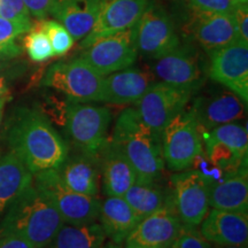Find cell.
Instances as JSON below:
<instances>
[{
	"label": "cell",
	"instance_id": "obj_1",
	"mask_svg": "<svg viewBox=\"0 0 248 248\" xmlns=\"http://www.w3.org/2000/svg\"><path fill=\"white\" fill-rule=\"evenodd\" d=\"M7 144L32 175L59 169L68 156V145L49 119L37 108L21 107L14 111L6 129Z\"/></svg>",
	"mask_w": 248,
	"mask_h": 248
},
{
	"label": "cell",
	"instance_id": "obj_2",
	"mask_svg": "<svg viewBox=\"0 0 248 248\" xmlns=\"http://www.w3.org/2000/svg\"><path fill=\"white\" fill-rule=\"evenodd\" d=\"M64 223L44 192L32 183L11 203L0 222V233H14L40 248L48 244Z\"/></svg>",
	"mask_w": 248,
	"mask_h": 248
},
{
	"label": "cell",
	"instance_id": "obj_3",
	"mask_svg": "<svg viewBox=\"0 0 248 248\" xmlns=\"http://www.w3.org/2000/svg\"><path fill=\"white\" fill-rule=\"evenodd\" d=\"M110 139L135 169L136 183L156 182L160 178L164 169L162 138L141 120L136 108H126L120 114Z\"/></svg>",
	"mask_w": 248,
	"mask_h": 248
},
{
	"label": "cell",
	"instance_id": "obj_4",
	"mask_svg": "<svg viewBox=\"0 0 248 248\" xmlns=\"http://www.w3.org/2000/svg\"><path fill=\"white\" fill-rule=\"evenodd\" d=\"M110 122L111 114L107 107L66 100L63 125L82 153L98 156L108 139Z\"/></svg>",
	"mask_w": 248,
	"mask_h": 248
},
{
	"label": "cell",
	"instance_id": "obj_5",
	"mask_svg": "<svg viewBox=\"0 0 248 248\" xmlns=\"http://www.w3.org/2000/svg\"><path fill=\"white\" fill-rule=\"evenodd\" d=\"M33 184L51 200L64 224H91L99 218L101 201L97 197L77 193L62 183L58 169L35 173Z\"/></svg>",
	"mask_w": 248,
	"mask_h": 248
},
{
	"label": "cell",
	"instance_id": "obj_6",
	"mask_svg": "<svg viewBox=\"0 0 248 248\" xmlns=\"http://www.w3.org/2000/svg\"><path fill=\"white\" fill-rule=\"evenodd\" d=\"M105 76L83 59L58 62L46 71L43 85L61 92L68 100L77 102L102 101Z\"/></svg>",
	"mask_w": 248,
	"mask_h": 248
},
{
	"label": "cell",
	"instance_id": "obj_7",
	"mask_svg": "<svg viewBox=\"0 0 248 248\" xmlns=\"http://www.w3.org/2000/svg\"><path fill=\"white\" fill-rule=\"evenodd\" d=\"M161 138L164 164L172 171L191 168L195 157L203 152L201 130L190 108L163 129Z\"/></svg>",
	"mask_w": 248,
	"mask_h": 248
},
{
	"label": "cell",
	"instance_id": "obj_8",
	"mask_svg": "<svg viewBox=\"0 0 248 248\" xmlns=\"http://www.w3.org/2000/svg\"><path fill=\"white\" fill-rule=\"evenodd\" d=\"M135 29L138 53L151 60L162 58L182 44L172 18L155 1L148 2Z\"/></svg>",
	"mask_w": 248,
	"mask_h": 248
},
{
	"label": "cell",
	"instance_id": "obj_9",
	"mask_svg": "<svg viewBox=\"0 0 248 248\" xmlns=\"http://www.w3.org/2000/svg\"><path fill=\"white\" fill-rule=\"evenodd\" d=\"M135 27L95 40L84 48L80 59L102 76L125 69L138 58Z\"/></svg>",
	"mask_w": 248,
	"mask_h": 248
},
{
	"label": "cell",
	"instance_id": "obj_10",
	"mask_svg": "<svg viewBox=\"0 0 248 248\" xmlns=\"http://www.w3.org/2000/svg\"><path fill=\"white\" fill-rule=\"evenodd\" d=\"M153 74L160 82L187 90L194 94L204 84L207 68L194 46L179 45L170 53L155 60Z\"/></svg>",
	"mask_w": 248,
	"mask_h": 248
},
{
	"label": "cell",
	"instance_id": "obj_11",
	"mask_svg": "<svg viewBox=\"0 0 248 248\" xmlns=\"http://www.w3.org/2000/svg\"><path fill=\"white\" fill-rule=\"evenodd\" d=\"M172 200L182 224L197 229L209 210L210 183L194 169L183 170L171 177Z\"/></svg>",
	"mask_w": 248,
	"mask_h": 248
},
{
	"label": "cell",
	"instance_id": "obj_12",
	"mask_svg": "<svg viewBox=\"0 0 248 248\" xmlns=\"http://www.w3.org/2000/svg\"><path fill=\"white\" fill-rule=\"evenodd\" d=\"M192 94L187 90L154 82L136 104V109L141 120L161 135L163 129L186 109Z\"/></svg>",
	"mask_w": 248,
	"mask_h": 248
},
{
	"label": "cell",
	"instance_id": "obj_13",
	"mask_svg": "<svg viewBox=\"0 0 248 248\" xmlns=\"http://www.w3.org/2000/svg\"><path fill=\"white\" fill-rule=\"evenodd\" d=\"M207 75L248 102V44L237 42L212 52Z\"/></svg>",
	"mask_w": 248,
	"mask_h": 248
},
{
	"label": "cell",
	"instance_id": "obj_14",
	"mask_svg": "<svg viewBox=\"0 0 248 248\" xmlns=\"http://www.w3.org/2000/svg\"><path fill=\"white\" fill-rule=\"evenodd\" d=\"M173 200L142 217L124 240V248H170L182 230Z\"/></svg>",
	"mask_w": 248,
	"mask_h": 248
},
{
	"label": "cell",
	"instance_id": "obj_15",
	"mask_svg": "<svg viewBox=\"0 0 248 248\" xmlns=\"http://www.w3.org/2000/svg\"><path fill=\"white\" fill-rule=\"evenodd\" d=\"M148 2L150 0H100L94 26L80 46L85 48L95 40L135 27Z\"/></svg>",
	"mask_w": 248,
	"mask_h": 248
},
{
	"label": "cell",
	"instance_id": "obj_16",
	"mask_svg": "<svg viewBox=\"0 0 248 248\" xmlns=\"http://www.w3.org/2000/svg\"><path fill=\"white\" fill-rule=\"evenodd\" d=\"M246 104L231 92L223 89L208 95L198 97L190 107L201 133L226 123L238 122L246 116Z\"/></svg>",
	"mask_w": 248,
	"mask_h": 248
},
{
	"label": "cell",
	"instance_id": "obj_17",
	"mask_svg": "<svg viewBox=\"0 0 248 248\" xmlns=\"http://www.w3.org/2000/svg\"><path fill=\"white\" fill-rule=\"evenodd\" d=\"M185 30L204 52H212L238 40L231 15L192 8Z\"/></svg>",
	"mask_w": 248,
	"mask_h": 248
},
{
	"label": "cell",
	"instance_id": "obj_18",
	"mask_svg": "<svg viewBox=\"0 0 248 248\" xmlns=\"http://www.w3.org/2000/svg\"><path fill=\"white\" fill-rule=\"evenodd\" d=\"M200 234L210 244L248 245V214L212 208L200 223Z\"/></svg>",
	"mask_w": 248,
	"mask_h": 248
},
{
	"label": "cell",
	"instance_id": "obj_19",
	"mask_svg": "<svg viewBox=\"0 0 248 248\" xmlns=\"http://www.w3.org/2000/svg\"><path fill=\"white\" fill-rule=\"evenodd\" d=\"M102 186L108 197H123L137 182L135 169L110 137L98 154Z\"/></svg>",
	"mask_w": 248,
	"mask_h": 248
},
{
	"label": "cell",
	"instance_id": "obj_20",
	"mask_svg": "<svg viewBox=\"0 0 248 248\" xmlns=\"http://www.w3.org/2000/svg\"><path fill=\"white\" fill-rule=\"evenodd\" d=\"M154 74L138 68H125L105 76L102 101L114 105L137 104L153 84Z\"/></svg>",
	"mask_w": 248,
	"mask_h": 248
},
{
	"label": "cell",
	"instance_id": "obj_21",
	"mask_svg": "<svg viewBox=\"0 0 248 248\" xmlns=\"http://www.w3.org/2000/svg\"><path fill=\"white\" fill-rule=\"evenodd\" d=\"M99 4L100 0H57L49 14L66 28L74 40H82L94 26Z\"/></svg>",
	"mask_w": 248,
	"mask_h": 248
},
{
	"label": "cell",
	"instance_id": "obj_22",
	"mask_svg": "<svg viewBox=\"0 0 248 248\" xmlns=\"http://www.w3.org/2000/svg\"><path fill=\"white\" fill-rule=\"evenodd\" d=\"M58 171L62 183L71 191L90 197L99 194L100 168L98 156L79 152L73 157L67 156Z\"/></svg>",
	"mask_w": 248,
	"mask_h": 248
},
{
	"label": "cell",
	"instance_id": "obj_23",
	"mask_svg": "<svg viewBox=\"0 0 248 248\" xmlns=\"http://www.w3.org/2000/svg\"><path fill=\"white\" fill-rule=\"evenodd\" d=\"M99 219L106 238L121 245L141 218L123 197H108L101 202Z\"/></svg>",
	"mask_w": 248,
	"mask_h": 248
},
{
	"label": "cell",
	"instance_id": "obj_24",
	"mask_svg": "<svg viewBox=\"0 0 248 248\" xmlns=\"http://www.w3.org/2000/svg\"><path fill=\"white\" fill-rule=\"evenodd\" d=\"M32 181L33 175L13 152H0V218Z\"/></svg>",
	"mask_w": 248,
	"mask_h": 248
},
{
	"label": "cell",
	"instance_id": "obj_25",
	"mask_svg": "<svg viewBox=\"0 0 248 248\" xmlns=\"http://www.w3.org/2000/svg\"><path fill=\"white\" fill-rule=\"evenodd\" d=\"M209 207L230 212H248L247 170L225 177L210 186Z\"/></svg>",
	"mask_w": 248,
	"mask_h": 248
},
{
	"label": "cell",
	"instance_id": "obj_26",
	"mask_svg": "<svg viewBox=\"0 0 248 248\" xmlns=\"http://www.w3.org/2000/svg\"><path fill=\"white\" fill-rule=\"evenodd\" d=\"M123 198L135 213L142 218L171 202L172 192L156 184V182L135 183Z\"/></svg>",
	"mask_w": 248,
	"mask_h": 248
},
{
	"label": "cell",
	"instance_id": "obj_27",
	"mask_svg": "<svg viewBox=\"0 0 248 248\" xmlns=\"http://www.w3.org/2000/svg\"><path fill=\"white\" fill-rule=\"evenodd\" d=\"M106 235L100 224H63L54 238L40 248H102Z\"/></svg>",
	"mask_w": 248,
	"mask_h": 248
},
{
	"label": "cell",
	"instance_id": "obj_28",
	"mask_svg": "<svg viewBox=\"0 0 248 248\" xmlns=\"http://www.w3.org/2000/svg\"><path fill=\"white\" fill-rule=\"evenodd\" d=\"M202 138L222 142L233 151L238 156L247 159L248 153V132L246 124L237 122L226 123L215 126L209 131L201 133Z\"/></svg>",
	"mask_w": 248,
	"mask_h": 248
},
{
	"label": "cell",
	"instance_id": "obj_29",
	"mask_svg": "<svg viewBox=\"0 0 248 248\" xmlns=\"http://www.w3.org/2000/svg\"><path fill=\"white\" fill-rule=\"evenodd\" d=\"M32 24L11 21L0 16V57L12 59L21 53L16 39L28 32Z\"/></svg>",
	"mask_w": 248,
	"mask_h": 248
},
{
	"label": "cell",
	"instance_id": "obj_30",
	"mask_svg": "<svg viewBox=\"0 0 248 248\" xmlns=\"http://www.w3.org/2000/svg\"><path fill=\"white\" fill-rule=\"evenodd\" d=\"M23 45L29 58L35 62H43L54 57L51 43L38 24H36L35 27L31 26L28 30V33L23 39Z\"/></svg>",
	"mask_w": 248,
	"mask_h": 248
},
{
	"label": "cell",
	"instance_id": "obj_31",
	"mask_svg": "<svg viewBox=\"0 0 248 248\" xmlns=\"http://www.w3.org/2000/svg\"><path fill=\"white\" fill-rule=\"evenodd\" d=\"M37 24L47 36L52 48H53L54 55L62 57L70 51L75 40L61 23L52 20H40Z\"/></svg>",
	"mask_w": 248,
	"mask_h": 248
},
{
	"label": "cell",
	"instance_id": "obj_32",
	"mask_svg": "<svg viewBox=\"0 0 248 248\" xmlns=\"http://www.w3.org/2000/svg\"><path fill=\"white\" fill-rule=\"evenodd\" d=\"M30 12L23 0H0V16L21 23H31Z\"/></svg>",
	"mask_w": 248,
	"mask_h": 248
},
{
	"label": "cell",
	"instance_id": "obj_33",
	"mask_svg": "<svg viewBox=\"0 0 248 248\" xmlns=\"http://www.w3.org/2000/svg\"><path fill=\"white\" fill-rule=\"evenodd\" d=\"M170 248H213L212 244L208 243L197 229L186 228L183 225L178 237L173 241Z\"/></svg>",
	"mask_w": 248,
	"mask_h": 248
},
{
	"label": "cell",
	"instance_id": "obj_34",
	"mask_svg": "<svg viewBox=\"0 0 248 248\" xmlns=\"http://www.w3.org/2000/svg\"><path fill=\"white\" fill-rule=\"evenodd\" d=\"M191 168L199 171L201 175H202L204 178L208 179L212 184L219 183L224 179V173H223L222 169H219L218 167L215 166L203 152L195 157Z\"/></svg>",
	"mask_w": 248,
	"mask_h": 248
},
{
	"label": "cell",
	"instance_id": "obj_35",
	"mask_svg": "<svg viewBox=\"0 0 248 248\" xmlns=\"http://www.w3.org/2000/svg\"><path fill=\"white\" fill-rule=\"evenodd\" d=\"M191 7L204 12H213V13L229 14L232 12L237 5L234 0H188Z\"/></svg>",
	"mask_w": 248,
	"mask_h": 248
},
{
	"label": "cell",
	"instance_id": "obj_36",
	"mask_svg": "<svg viewBox=\"0 0 248 248\" xmlns=\"http://www.w3.org/2000/svg\"><path fill=\"white\" fill-rule=\"evenodd\" d=\"M248 4V2H247ZM247 4H237L232 12L231 17L237 29L238 40L248 44V6Z\"/></svg>",
	"mask_w": 248,
	"mask_h": 248
},
{
	"label": "cell",
	"instance_id": "obj_37",
	"mask_svg": "<svg viewBox=\"0 0 248 248\" xmlns=\"http://www.w3.org/2000/svg\"><path fill=\"white\" fill-rule=\"evenodd\" d=\"M23 1L31 15L43 20L49 14L52 6L57 0H23Z\"/></svg>",
	"mask_w": 248,
	"mask_h": 248
},
{
	"label": "cell",
	"instance_id": "obj_38",
	"mask_svg": "<svg viewBox=\"0 0 248 248\" xmlns=\"http://www.w3.org/2000/svg\"><path fill=\"white\" fill-rule=\"evenodd\" d=\"M0 248H35V246L21 235L0 233Z\"/></svg>",
	"mask_w": 248,
	"mask_h": 248
},
{
	"label": "cell",
	"instance_id": "obj_39",
	"mask_svg": "<svg viewBox=\"0 0 248 248\" xmlns=\"http://www.w3.org/2000/svg\"><path fill=\"white\" fill-rule=\"evenodd\" d=\"M6 94H9L8 78L6 75H0V98Z\"/></svg>",
	"mask_w": 248,
	"mask_h": 248
},
{
	"label": "cell",
	"instance_id": "obj_40",
	"mask_svg": "<svg viewBox=\"0 0 248 248\" xmlns=\"http://www.w3.org/2000/svg\"><path fill=\"white\" fill-rule=\"evenodd\" d=\"M11 100V95L9 94H6L4 97L0 98V123H1V119H2V114H4V109H5V106L6 104Z\"/></svg>",
	"mask_w": 248,
	"mask_h": 248
},
{
	"label": "cell",
	"instance_id": "obj_41",
	"mask_svg": "<svg viewBox=\"0 0 248 248\" xmlns=\"http://www.w3.org/2000/svg\"><path fill=\"white\" fill-rule=\"evenodd\" d=\"M8 58H4V57H0V75H2V71H5L7 69L9 63H8Z\"/></svg>",
	"mask_w": 248,
	"mask_h": 248
},
{
	"label": "cell",
	"instance_id": "obj_42",
	"mask_svg": "<svg viewBox=\"0 0 248 248\" xmlns=\"http://www.w3.org/2000/svg\"><path fill=\"white\" fill-rule=\"evenodd\" d=\"M102 248H122V247H121L120 245H117L115 243H113V241H110V243L105 244L104 246H102Z\"/></svg>",
	"mask_w": 248,
	"mask_h": 248
},
{
	"label": "cell",
	"instance_id": "obj_43",
	"mask_svg": "<svg viewBox=\"0 0 248 248\" xmlns=\"http://www.w3.org/2000/svg\"><path fill=\"white\" fill-rule=\"evenodd\" d=\"M213 248H247V247H243V246H222V245H215L212 244Z\"/></svg>",
	"mask_w": 248,
	"mask_h": 248
},
{
	"label": "cell",
	"instance_id": "obj_44",
	"mask_svg": "<svg viewBox=\"0 0 248 248\" xmlns=\"http://www.w3.org/2000/svg\"><path fill=\"white\" fill-rule=\"evenodd\" d=\"M234 1L237 2V4H247L248 0H234Z\"/></svg>",
	"mask_w": 248,
	"mask_h": 248
}]
</instances>
